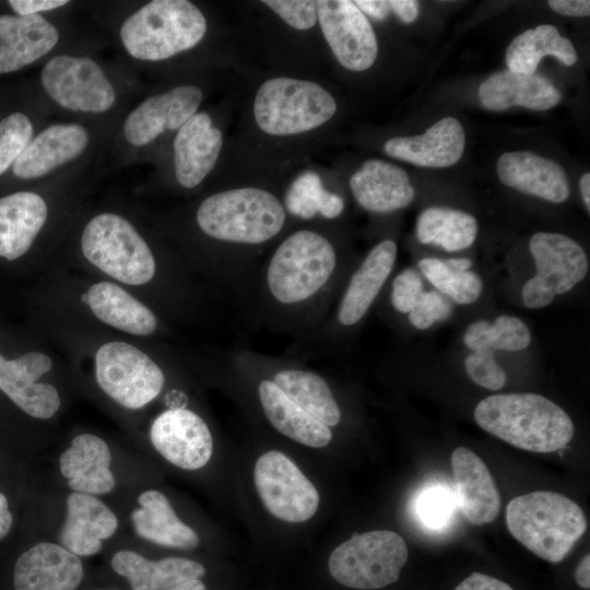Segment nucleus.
<instances>
[{
  "label": "nucleus",
  "instance_id": "48",
  "mask_svg": "<svg viewBox=\"0 0 590 590\" xmlns=\"http://www.w3.org/2000/svg\"><path fill=\"white\" fill-rule=\"evenodd\" d=\"M67 0H10L9 4L17 15H33L55 10L68 3Z\"/></svg>",
  "mask_w": 590,
  "mask_h": 590
},
{
  "label": "nucleus",
  "instance_id": "3",
  "mask_svg": "<svg viewBox=\"0 0 590 590\" xmlns=\"http://www.w3.org/2000/svg\"><path fill=\"white\" fill-rule=\"evenodd\" d=\"M397 252V244L390 238L376 244L352 270L326 321L310 334L291 341L285 355L323 358L339 351L378 299L393 270Z\"/></svg>",
  "mask_w": 590,
  "mask_h": 590
},
{
  "label": "nucleus",
  "instance_id": "42",
  "mask_svg": "<svg viewBox=\"0 0 590 590\" xmlns=\"http://www.w3.org/2000/svg\"><path fill=\"white\" fill-rule=\"evenodd\" d=\"M493 351L518 352L531 342L528 326L518 317L502 315L492 323Z\"/></svg>",
  "mask_w": 590,
  "mask_h": 590
},
{
  "label": "nucleus",
  "instance_id": "44",
  "mask_svg": "<svg viewBox=\"0 0 590 590\" xmlns=\"http://www.w3.org/2000/svg\"><path fill=\"white\" fill-rule=\"evenodd\" d=\"M452 314L451 304L442 294L436 291L423 292L408 314L410 323L420 330L430 328L435 322L449 318Z\"/></svg>",
  "mask_w": 590,
  "mask_h": 590
},
{
  "label": "nucleus",
  "instance_id": "36",
  "mask_svg": "<svg viewBox=\"0 0 590 590\" xmlns=\"http://www.w3.org/2000/svg\"><path fill=\"white\" fill-rule=\"evenodd\" d=\"M477 221L471 214L450 208L432 206L417 217L416 236L422 244H432L446 251L470 247L477 235Z\"/></svg>",
  "mask_w": 590,
  "mask_h": 590
},
{
  "label": "nucleus",
  "instance_id": "14",
  "mask_svg": "<svg viewBox=\"0 0 590 590\" xmlns=\"http://www.w3.org/2000/svg\"><path fill=\"white\" fill-rule=\"evenodd\" d=\"M253 480L262 504L278 519L295 523L316 514L318 491L281 451L271 450L258 458Z\"/></svg>",
  "mask_w": 590,
  "mask_h": 590
},
{
  "label": "nucleus",
  "instance_id": "34",
  "mask_svg": "<svg viewBox=\"0 0 590 590\" xmlns=\"http://www.w3.org/2000/svg\"><path fill=\"white\" fill-rule=\"evenodd\" d=\"M138 502L141 507L132 512L131 518L140 536L177 548H192L199 544L196 531L177 517L165 495L150 489L143 492Z\"/></svg>",
  "mask_w": 590,
  "mask_h": 590
},
{
  "label": "nucleus",
  "instance_id": "41",
  "mask_svg": "<svg viewBox=\"0 0 590 590\" xmlns=\"http://www.w3.org/2000/svg\"><path fill=\"white\" fill-rule=\"evenodd\" d=\"M464 368L471 380L485 389L496 391L506 384V374L492 350L471 352L464 361Z\"/></svg>",
  "mask_w": 590,
  "mask_h": 590
},
{
  "label": "nucleus",
  "instance_id": "17",
  "mask_svg": "<svg viewBox=\"0 0 590 590\" xmlns=\"http://www.w3.org/2000/svg\"><path fill=\"white\" fill-rule=\"evenodd\" d=\"M150 437L167 461L185 470L202 468L212 456L213 438L208 424L185 406L169 408L156 416Z\"/></svg>",
  "mask_w": 590,
  "mask_h": 590
},
{
  "label": "nucleus",
  "instance_id": "51",
  "mask_svg": "<svg viewBox=\"0 0 590 590\" xmlns=\"http://www.w3.org/2000/svg\"><path fill=\"white\" fill-rule=\"evenodd\" d=\"M353 2L362 12L376 20H385L391 12L388 1L385 0H356Z\"/></svg>",
  "mask_w": 590,
  "mask_h": 590
},
{
  "label": "nucleus",
  "instance_id": "9",
  "mask_svg": "<svg viewBox=\"0 0 590 590\" xmlns=\"http://www.w3.org/2000/svg\"><path fill=\"white\" fill-rule=\"evenodd\" d=\"M409 557L403 538L389 530L353 534L337 546L328 560L329 573L342 586L373 590L394 583Z\"/></svg>",
  "mask_w": 590,
  "mask_h": 590
},
{
  "label": "nucleus",
  "instance_id": "15",
  "mask_svg": "<svg viewBox=\"0 0 590 590\" xmlns=\"http://www.w3.org/2000/svg\"><path fill=\"white\" fill-rule=\"evenodd\" d=\"M46 93L61 107L99 114L113 107L115 88L101 67L86 57L59 55L42 70Z\"/></svg>",
  "mask_w": 590,
  "mask_h": 590
},
{
  "label": "nucleus",
  "instance_id": "28",
  "mask_svg": "<svg viewBox=\"0 0 590 590\" xmlns=\"http://www.w3.org/2000/svg\"><path fill=\"white\" fill-rule=\"evenodd\" d=\"M115 514L96 497L74 492L67 499V519L59 539L75 555L90 556L101 551L103 540L117 530Z\"/></svg>",
  "mask_w": 590,
  "mask_h": 590
},
{
  "label": "nucleus",
  "instance_id": "53",
  "mask_svg": "<svg viewBox=\"0 0 590 590\" xmlns=\"http://www.w3.org/2000/svg\"><path fill=\"white\" fill-rule=\"evenodd\" d=\"M575 580L582 589L590 588V556L587 554L578 564Z\"/></svg>",
  "mask_w": 590,
  "mask_h": 590
},
{
  "label": "nucleus",
  "instance_id": "40",
  "mask_svg": "<svg viewBox=\"0 0 590 590\" xmlns=\"http://www.w3.org/2000/svg\"><path fill=\"white\" fill-rule=\"evenodd\" d=\"M420 521L430 529L446 527L456 510L452 493L444 486H430L421 492L416 500Z\"/></svg>",
  "mask_w": 590,
  "mask_h": 590
},
{
  "label": "nucleus",
  "instance_id": "12",
  "mask_svg": "<svg viewBox=\"0 0 590 590\" xmlns=\"http://www.w3.org/2000/svg\"><path fill=\"white\" fill-rule=\"evenodd\" d=\"M99 387L128 409H140L153 401L165 386V374L156 362L125 342L102 345L95 355Z\"/></svg>",
  "mask_w": 590,
  "mask_h": 590
},
{
  "label": "nucleus",
  "instance_id": "21",
  "mask_svg": "<svg viewBox=\"0 0 590 590\" xmlns=\"http://www.w3.org/2000/svg\"><path fill=\"white\" fill-rule=\"evenodd\" d=\"M457 502L465 519L474 526L494 521L500 509V495L485 462L472 450L458 447L451 455Z\"/></svg>",
  "mask_w": 590,
  "mask_h": 590
},
{
  "label": "nucleus",
  "instance_id": "54",
  "mask_svg": "<svg viewBox=\"0 0 590 590\" xmlns=\"http://www.w3.org/2000/svg\"><path fill=\"white\" fill-rule=\"evenodd\" d=\"M580 193L582 201L587 208V211L590 212V174L586 173L581 176L579 181Z\"/></svg>",
  "mask_w": 590,
  "mask_h": 590
},
{
  "label": "nucleus",
  "instance_id": "47",
  "mask_svg": "<svg viewBox=\"0 0 590 590\" xmlns=\"http://www.w3.org/2000/svg\"><path fill=\"white\" fill-rule=\"evenodd\" d=\"M455 590H514L508 583L481 573H472Z\"/></svg>",
  "mask_w": 590,
  "mask_h": 590
},
{
  "label": "nucleus",
  "instance_id": "57",
  "mask_svg": "<svg viewBox=\"0 0 590 590\" xmlns=\"http://www.w3.org/2000/svg\"><path fill=\"white\" fill-rule=\"evenodd\" d=\"M82 300L87 304V295H86V293L84 295H82Z\"/></svg>",
  "mask_w": 590,
  "mask_h": 590
},
{
  "label": "nucleus",
  "instance_id": "4",
  "mask_svg": "<svg viewBox=\"0 0 590 590\" xmlns=\"http://www.w3.org/2000/svg\"><path fill=\"white\" fill-rule=\"evenodd\" d=\"M476 424L488 434L522 450L548 453L565 448L575 427L569 415L536 393H499L474 409Z\"/></svg>",
  "mask_w": 590,
  "mask_h": 590
},
{
  "label": "nucleus",
  "instance_id": "1",
  "mask_svg": "<svg viewBox=\"0 0 590 590\" xmlns=\"http://www.w3.org/2000/svg\"><path fill=\"white\" fill-rule=\"evenodd\" d=\"M351 272L329 235L299 228L260 260L237 307L248 327L298 340L326 321Z\"/></svg>",
  "mask_w": 590,
  "mask_h": 590
},
{
  "label": "nucleus",
  "instance_id": "30",
  "mask_svg": "<svg viewBox=\"0 0 590 590\" xmlns=\"http://www.w3.org/2000/svg\"><path fill=\"white\" fill-rule=\"evenodd\" d=\"M110 451L107 444L96 435L81 434L59 459L60 471L74 492L106 494L115 487L110 471Z\"/></svg>",
  "mask_w": 590,
  "mask_h": 590
},
{
  "label": "nucleus",
  "instance_id": "38",
  "mask_svg": "<svg viewBox=\"0 0 590 590\" xmlns=\"http://www.w3.org/2000/svg\"><path fill=\"white\" fill-rule=\"evenodd\" d=\"M418 268L439 293L460 305L472 304L482 294L483 282L471 270L458 271L438 258H424L418 262Z\"/></svg>",
  "mask_w": 590,
  "mask_h": 590
},
{
  "label": "nucleus",
  "instance_id": "39",
  "mask_svg": "<svg viewBox=\"0 0 590 590\" xmlns=\"http://www.w3.org/2000/svg\"><path fill=\"white\" fill-rule=\"evenodd\" d=\"M32 134V122L22 113H13L0 121V175L21 156Z\"/></svg>",
  "mask_w": 590,
  "mask_h": 590
},
{
  "label": "nucleus",
  "instance_id": "55",
  "mask_svg": "<svg viewBox=\"0 0 590 590\" xmlns=\"http://www.w3.org/2000/svg\"><path fill=\"white\" fill-rule=\"evenodd\" d=\"M168 590H206V588L200 579H193L179 583Z\"/></svg>",
  "mask_w": 590,
  "mask_h": 590
},
{
  "label": "nucleus",
  "instance_id": "22",
  "mask_svg": "<svg viewBox=\"0 0 590 590\" xmlns=\"http://www.w3.org/2000/svg\"><path fill=\"white\" fill-rule=\"evenodd\" d=\"M223 137L209 114H194L174 140L175 175L184 188L197 187L214 167Z\"/></svg>",
  "mask_w": 590,
  "mask_h": 590
},
{
  "label": "nucleus",
  "instance_id": "19",
  "mask_svg": "<svg viewBox=\"0 0 590 590\" xmlns=\"http://www.w3.org/2000/svg\"><path fill=\"white\" fill-rule=\"evenodd\" d=\"M50 357L30 352L15 359L0 354V390L30 416L46 420L60 406L57 389L37 380L51 369Z\"/></svg>",
  "mask_w": 590,
  "mask_h": 590
},
{
  "label": "nucleus",
  "instance_id": "7",
  "mask_svg": "<svg viewBox=\"0 0 590 590\" xmlns=\"http://www.w3.org/2000/svg\"><path fill=\"white\" fill-rule=\"evenodd\" d=\"M81 248L92 264L126 284H146L157 273L146 241L129 221L115 213H101L86 224Z\"/></svg>",
  "mask_w": 590,
  "mask_h": 590
},
{
  "label": "nucleus",
  "instance_id": "6",
  "mask_svg": "<svg viewBox=\"0 0 590 590\" xmlns=\"http://www.w3.org/2000/svg\"><path fill=\"white\" fill-rule=\"evenodd\" d=\"M206 32L203 13L187 0H153L120 27L127 52L139 60L160 61L193 48Z\"/></svg>",
  "mask_w": 590,
  "mask_h": 590
},
{
  "label": "nucleus",
  "instance_id": "27",
  "mask_svg": "<svg viewBox=\"0 0 590 590\" xmlns=\"http://www.w3.org/2000/svg\"><path fill=\"white\" fill-rule=\"evenodd\" d=\"M88 139L87 131L81 125H52L31 140L13 164V173L22 179L45 176L83 153Z\"/></svg>",
  "mask_w": 590,
  "mask_h": 590
},
{
  "label": "nucleus",
  "instance_id": "32",
  "mask_svg": "<svg viewBox=\"0 0 590 590\" xmlns=\"http://www.w3.org/2000/svg\"><path fill=\"white\" fill-rule=\"evenodd\" d=\"M114 570L126 577L132 590H168L179 583L200 579L202 564L182 557L149 560L132 551H119L111 558Z\"/></svg>",
  "mask_w": 590,
  "mask_h": 590
},
{
  "label": "nucleus",
  "instance_id": "2",
  "mask_svg": "<svg viewBox=\"0 0 590 590\" xmlns=\"http://www.w3.org/2000/svg\"><path fill=\"white\" fill-rule=\"evenodd\" d=\"M287 215L274 193L256 187L220 191L199 204L197 226L220 246L210 271L234 305L243 298L261 250L284 231Z\"/></svg>",
  "mask_w": 590,
  "mask_h": 590
},
{
  "label": "nucleus",
  "instance_id": "20",
  "mask_svg": "<svg viewBox=\"0 0 590 590\" xmlns=\"http://www.w3.org/2000/svg\"><path fill=\"white\" fill-rule=\"evenodd\" d=\"M83 566L69 550L42 542L25 551L14 565V590H75Z\"/></svg>",
  "mask_w": 590,
  "mask_h": 590
},
{
  "label": "nucleus",
  "instance_id": "16",
  "mask_svg": "<svg viewBox=\"0 0 590 590\" xmlns=\"http://www.w3.org/2000/svg\"><path fill=\"white\" fill-rule=\"evenodd\" d=\"M316 3L321 31L338 61L352 71L370 68L378 54V44L365 14L349 0Z\"/></svg>",
  "mask_w": 590,
  "mask_h": 590
},
{
  "label": "nucleus",
  "instance_id": "23",
  "mask_svg": "<svg viewBox=\"0 0 590 590\" xmlns=\"http://www.w3.org/2000/svg\"><path fill=\"white\" fill-rule=\"evenodd\" d=\"M497 176L508 187L554 203L566 201L570 193L564 168L557 162L531 152L502 154L497 161Z\"/></svg>",
  "mask_w": 590,
  "mask_h": 590
},
{
  "label": "nucleus",
  "instance_id": "45",
  "mask_svg": "<svg viewBox=\"0 0 590 590\" xmlns=\"http://www.w3.org/2000/svg\"><path fill=\"white\" fill-rule=\"evenodd\" d=\"M262 2L296 30H308L318 21L316 1L266 0Z\"/></svg>",
  "mask_w": 590,
  "mask_h": 590
},
{
  "label": "nucleus",
  "instance_id": "25",
  "mask_svg": "<svg viewBox=\"0 0 590 590\" xmlns=\"http://www.w3.org/2000/svg\"><path fill=\"white\" fill-rule=\"evenodd\" d=\"M356 202L373 213H391L408 206L415 191L404 169L381 160H368L350 179Z\"/></svg>",
  "mask_w": 590,
  "mask_h": 590
},
{
  "label": "nucleus",
  "instance_id": "29",
  "mask_svg": "<svg viewBox=\"0 0 590 590\" xmlns=\"http://www.w3.org/2000/svg\"><path fill=\"white\" fill-rule=\"evenodd\" d=\"M482 106L500 111L514 106L532 110H546L560 102V93L539 74H523L507 70L496 72L479 87Z\"/></svg>",
  "mask_w": 590,
  "mask_h": 590
},
{
  "label": "nucleus",
  "instance_id": "56",
  "mask_svg": "<svg viewBox=\"0 0 590 590\" xmlns=\"http://www.w3.org/2000/svg\"><path fill=\"white\" fill-rule=\"evenodd\" d=\"M446 262L458 271H467L472 267V261L469 258H450Z\"/></svg>",
  "mask_w": 590,
  "mask_h": 590
},
{
  "label": "nucleus",
  "instance_id": "46",
  "mask_svg": "<svg viewBox=\"0 0 590 590\" xmlns=\"http://www.w3.org/2000/svg\"><path fill=\"white\" fill-rule=\"evenodd\" d=\"M463 343L472 352L484 350L493 351L492 323L484 319L472 322L464 331Z\"/></svg>",
  "mask_w": 590,
  "mask_h": 590
},
{
  "label": "nucleus",
  "instance_id": "5",
  "mask_svg": "<svg viewBox=\"0 0 590 590\" xmlns=\"http://www.w3.org/2000/svg\"><path fill=\"white\" fill-rule=\"evenodd\" d=\"M506 524L517 541L550 563L562 562L587 530L580 506L550 491L512 498L506 507Z\"/></svg>",
  "mask_w": 590,
  "mask_h": 590
},
{
  "label": "nucleus",
  "instance_id": "13",
  "mask_svg": "<svg viewBox=\"0 0 590 590\" xmlns=\"http://www.w3.org/2000/svg\"><path fill=\"white\" fill-rule=\"evenodd\" d=\"M215 355L252 386L259 410L276 432L311 448H323L332 441V428L306 412L272 380L247 364L236 346Z\"/></svg>",
  "mask_w": 590,
  "mask_h": 590
},
{
  "label": "nucleus",
  "instance_id": "26",
  "mask_svg": "<svg viewBox=\"0 0 590 590\" xmlns=\"http://www.w3.org/2000/svg\"><path fill=\"white\" fill-rule=\"evenodd\" d=\"M58 39L57 28L40 14L0 15V74L44 57Z\"/></svg>",
  "mask_w": 590,
  "mask_h": 590
},
{
  "label": "nucleus",
  "instance_id": "35",
  "mask_svg": "<svg viewBox=\"0 0 590 590\" xmlns=\"http://www.w3.org/2000/svg\"><path fill=\"white\" fill-rule=\"evenodd\" d=\"M545 56L558 59L565 66L577 61V52L571 42L563 37L551 24H541L518 35L506 50L509 71L533 74L540 60Z\"/></svg>",
  "mask_w": 590,
  "mask_h": 590
},
{
  "label": "nucleus",
  "instance_id": "49",
  "mask_svg": "<svg viewBox=\"0 0 590 590\" xmlns=\"http://www.w3.org/2000/svg\"><path fill=\"white\" fill-rule=\"evenodd\" d=\"M550 8L562 14L568 16H589L590 15V1L588 0H551L548 1Z\"/></svg>",
  "mask_w": 590,
  "mask_h": 590
},
{
  "label": "nucleus",
  "instance_id": "8",
  "mask_svg": "<svg viewBox=\"0 0 590 590\" xmlns=\"http://www.w3.org/2000/svg\"><path fill=\"white\" fill-rule=\"evenodd\" d=\"M337 110L332 95L319 84L291 78L266 81L257 92L253 115L258 127L272 135L315 129Z\"/></svg>",
  "mask_w": 590,
  "mask_h": 590
},
{
  "label": "nucleus",
  "instance_id": "33",
  "mask_svg": "<svg viewBox=\"0 0 590 590\" xmlns=\"http://www.w3.org/2000/svg\"><path fill=\"white\" fill-rule=\"evenodd\" d=\"M86 295L93 314L108 326L135 335H150L157 328L154 312L114 283H96Z\"/></svg>",
  "mask_w": 590,
  "mask_h": 590
},
{
  "label": "nucleus",
  "instance_id": "31",
  "mask_svg": "<svg viewBox=\"0 0 590 590\" xmlns=\"http://www.w3.org/2000/svg\"><path fill=\"white\" fill-rule=\"evenodd\" d=\"M48 214L45 200L31 191L0 198V257L14 260L32 246Z\"/></svg>",
  "mask_w": 590,
  "mask_h": 590
},
{
  "label": "nucleus",
  "instance_id": "37",
  "mask_svg": "<svg viewBox=\"0 0 590 590\" xmlns=\"http://www.w3.org/2000/svg\"><path fill=\"white\" fill-rule=\"evenodd\" d=\"M283 205L288 215L309 221L317 216L334 220L342 214L345 204L341 196L323 187L317 173L305 172L287 188Z\"/></svg>",
  "mask_w": 590,
  "mask_h": 590
},
{
  "label": "nucleus",
  "instance_id": "11",
  "mask_svg": "<svg viewBox=\"0 0 590 590\" xmlns=\"http://www.w3.org/2000/svg\"><path fill=\"white\" fill-rule=\"evenodd\" d=\"M240 357L253 369L272 380L290 399L328 427H337L342 409L330 381L306 367L300 359L273 355L235 345Z\"/></svg>",
  "mask_w": 590,
  "mask_h": 590
},
{
  "label": "nucleus",
  "instance_id": "18",
  "mask_svg": "<svg viewBox=\"0 0 590 590\" xmlns=\"http://www.w3.org/2000/svg\"><path fill=\"white\" fill-rule=\"evenodd\" d=\"M202 98V91L191 84L149 97L127 116L123 125L126 140L142 146L165 130H178L197 114Z\"/></svg>",
  "mask_w": 590,
  "mask_h": 590
},
{
  "label": "nucleus",
  "instance_id": "50",
  "mask_svg": "<svg viewBox=\"0 0 590 590\" xmlns=\"http://www.w3.org/2000/svg\"><path fill=\"white\" fill-rule=\"evenodd\" d=\"M390 10L404 23H412L418 15V3L414 0H389Z\"/></svg>",
  "mask_w": 590,
  "mask_h": 590
},
{
  "label": "nucleus",
  "instance_id": "24",
  "mask_svg": "<svg viewBox=\"0 0 590 590\" xmlns=\"http://www.w3.org/2000/svg\"><path fill=\"white\" fill-rule=\"evenodd\" d=\"M464 130L459 120L445 117L413 137H396L386 141V154L423 167H448L456 164L464 151Z\"/></svg>",
  "mask_w": 590,
  "mask_h": 590
},
{
  "label": "nucleus",
  "instance_id": "43",
  "mask_svg": "<svg viewBox=\"0 0 590 590\" xmlns=\"http://www.w3.org/2000/svg\"><path fill=\"white\" fill-rule=\"evenodd\" d=\"M424 285L421 275L408 268L394 276L390 285L389 303L399 314H409L416 305Z\"/></svg>",
  "mask_w": 590,
  "mask_h": 590
},
{
  "label": "nucleus",
  "instance_id": "10",
  "mask_svg": "<svg viewBox=\"0 0 590 590\" xmlns=\"http://www.w3.org/2000/svg\"><path fill=\"white\" fill-rule=\"evenodd\" d=\"M536 273L521 290L522 302L530 309L548 306L555 296L573 290L587 275L588 257L573 238L539 232L529 241Z\"/></svg>",
  "mask_w": 590,
  "mask_h": 590
},
{
  "label": "nucleus",
  "instance_id": "52",
  "mask_svg": "<svg viewBox=\"0 0 590 590\" xmlns=\"http://www.w3.org/2000/svg\"><path fill=\"white\" fill-rule=\"evenodd\" d=\"M12 514L9 510L7 497L0 493V541L9 533L12 527Z\"/></svg>",
  "mask_w": 590,
  "mask_h": 590
}]
</instances>
